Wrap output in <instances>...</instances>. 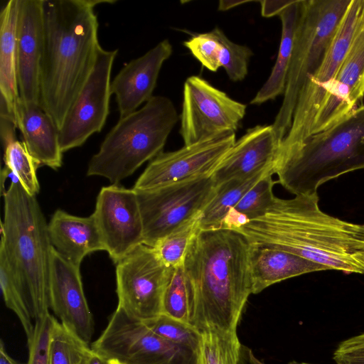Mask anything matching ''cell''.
I'll list each match as a JSON object with an SVG mask.
<instances>
[{"label": "cell", "mask_w": 364, "mask_h": 364, "mask_svg": "<svg viewBox=\"0 0 364 364\" xmlns=\"http://www.w3.org/2000/svg\"><path fill=\"white\" fill-rule=\"evenodd\" d=\"M91 348L118 364H191L196 360L191 352L161 338L119 307Z\"/></svg>", "instance_id": "9c48e42d"}, {"label": "cell", "mask_w": 364, "mask_h": 364, "mask_svg": "<svg viewBox=\"0 0 364 364\" xmlns=\"http://www.w3.org/2000/svg\"><path fill=\"white\" fill-rule=\"evenodd\" d=\"M203 67L212 72L223 68L229 79L242 81L248 73L252 50L231 41L218 28L198 33L183 43Z\"/></svg>", "instance_id": "44dd1931"}, {"label": "cell", "mask_w": 364, "mask_h": 364, "mask_svg": "<svg viewBox=\"0 0 364 364\" xmlns=\"http://www.w3.org/2000/svg\"><path fill=\"white\" fill-rule=\"evenodd\" d=\"M251 2L258 3L259 1H220L218 4V9L220 11H227L243 4Z\"/></svg>", "instance_id": "b9f144b4"}, {"label": "cell", "mask_w": 364, "mask_h": 364, "mask_svg": "<svg viewBox=\"0 0 364 364\" xmlns=\"http://www.w3.org/2000/svg\"><path fill=\"white\" fill-rule=\"evenodd\" d=\"M326 270L330 269L294 253L252 243L250 272L254 294L285 279Z\"/></svg>", "instance_id": "cb8c5ba5"}, {"label": "cell", "mask_w": 364, "mask_h": 364, "mask_svg": "<svg viewBox=\"0 0 364 364\" xmlns=\"http://www.w3.org/2000/svg\"><path fill=\"white\" fill-rule=\"evenodd\" d=\"M333 359L336 364H364V332L341 341Z\"/></svg>", "instance_id": "8d00e7d4"}, {"label": "cell", "mask_w": 364, "mask_h": 364, "mask_svg": "<svg viewBox=\"0 0 364 364\" xmlns=\"http://www.w3.org/2000/svg\"><path fill=\"white\" fill-rule=\"evenodd\" d=\"M48 228L53 248L77 266H80L87 255L105 250L92 214L88 217H78L63 210H57L53 214Z\"/></svg>", "instance_id": "7402d4cb"}, {"label": "cell", "mask_w": 364, "mask_h": 364, "mask_svg": "<svg viewBox=\"0 0 364 364\" xmlns=\"http://www.w3.org/2000/svg\"><path fill=\"white\" fill-rule=\"evenodd\" d=\"M56 320L49 313L35 321L33 336L28 343L29 353L27 364H49L50 337Z\"/></svg>", "instance_id": "d590c367"}, {"label": "cell", "mask_w": 364, "mask_h": 364, "mask_svg": "<svg viewBox=\"0 0 364 364\" xmlns=\"http://www.w3.org/2000/svg\"><path fill=\"white\" fill-rule=\"evenodd\" d=\"M355 258L360 266L363 274H364V250L358 254Z\"/></svg>", "instance_id": "ee69618b"}, {"label": "cell", "mask_w": 364, "mask_h": 364, "mask_svg": "<svg viewBox=\"0 0 364 364\" xmlns=\"http://www.w3.org/2000/svg\"><path fill=\"white\" fill-rule=\"evenodd\" d=\"M247 105L235 101L199 76L188 77L183 85L180 134L184 145L235 132Z\"/></svg>", "instance_id": "8fae6325"}, {"label": "cell", "mask_w": 364, "mask_h": 364, "mask_svg": "<svg viewBox=\"0 0 364 364\" xmlns=\"http://www.w3.org/2000/svg\"><path fill=\"white\" fill-rule=\"evenodd\" d=\"M200 216L161 239L155 245L158 255L169 267L183 265L187 250L199 229Z\"/></svg>", "instance_id": "4dcf8cb0"}, {"label": "cell", "mask_w": 364, "mask_h": 364, "mask_svg": "<svg viewBox=\"0 0 364 364\" xmlns=\"http://www.w3.org/2000/svg\"><path fill=\"white\" fill-rule=\"evenodd\" d=\"M364 27V0H352L318 68L301 91L291 127L279 155L311 135L316 117L323 103L357 34Z\"/></svg>", "instance_id": "ba28073f"}, {"label": "cell", "mask_w": 364, "mask_h": 364, "mask_svg": "<svg viewBox=\"0 0 364 364\" xmlns=\"http://www.w3.org/2000/svg\"><path fill=\"white\" fill-rule=\"evenodd\" d=\"M318 193L277 198L262 216L236 230L252 244L287 251L347 274H363L355 257L364 250V225L322 211Z\"/></svg>", "instance_id": "3957f363"}, {"label": "cell", "mask_w": 364, "mask_h": 364, "mask_svg": "<svg viewBox=\"0 0 364 364\" xmlns=\"http://www.w3.org/2000/svg\"><path fill=\"white\" fill-rule=\"evenodd\" d=\"M252 243L241 232L226 228L199 230L183 264L191 304V326L237 331L252 294Z\"/></svg>", "instance_id": "6da1fadb"}, {"label": "cell", "mask_w": 364, "mask_h": 364, "mask_svg": "<svg viewBox=\"0 0 364 364\" xmlns=\"http://www.w3.org/2000/svg\"><path fill=\"white\" fill-rule=\"evenodd\" d=\"M270 172L274 173V169L264 171L244 178H233L216 186L213 198L200 215L199 229L221 228L223 221L228 213L238 203L251 188Z\"/></svg>", "instance_id": "4316f807"}, {"label": "cell", "mask_w": 364, "mask_h": 364, "mask_svg": "<svg viewBox=\"0 0 364 364\" xmlns=\"http://www.w3.org/2000/svg\"><path fill=\"white\" fill-rule=\"evenodd\" d=\"M178 120L169 98L153 96L141 108L119 118L91 158L87 175L118 184L162 152Z\"/></svg>", "instance_id": "8992f818"}, {"label": "cell", "mask_w": 364, "mask_h": 364, "mask_svg": "<svg viewBox=\"0 0 364 364\" xmlns=\"http://www.w3.org/2000/svg\"><path fill=\"white\" fill-rule=\"evenodd\" d=\"M172 53L170 41L163 40L127 63L111 81V94L116 97L119 118L136 111L153 97L162 65Z\"/></svg>", "instance_id": "ffe728a7"}, {"label": "cell", "mask_w": 364, "mask_h": 364, "mask_svg": "<svg viewBox=\"0 0 364 364\" xmlns=\"http://www.w3.org/2000/svg\"><path fill=\"white\" fill-rule=\"evenodd\" d=\"M352 0H303L284 98L272 127L282 144L298 97L321 64Z\"/></svg>", "instance_id": "52a82bcc"}, {"label": "cell", "mask_w": 364, "mask_h": 364, "mask_svg": "<svg viewBox=\"0 0 364 364\" xmlns=\"http://www.w3.org/2000/svg\"><path fill=\"white\" fill-rule=\"evenodd\" d=\"M40 106L58 129L95 66L101 46L94 8L112 0H42Z\"/></svg>", "instance_id": "7a4b0ae2"}, {"label": "cell", "mask_w": 364, "mask_h": 364, "mask_svg": "<svg viewBox=\"0 0 364 364\" xmlns=\"http://www.w3.org/2000/svg\"><path fill=\"white\" fill-rule=\"evenodd\" d=\"M117 54V49L100 47L93 70L59 129L63 153L82 146L103 128L109 114L111 73Z\"/></svg>", "instance_id": "4fadbf2b"}, {"label": "cell", "mask_w": 364, "mask_h": 364, "mask_svg": "<svg viewBox=\"0 0 364 364\" xmlns=\"http://www.w3.org/2000/svg\"><path fill=\"white\" fill-rule=\"evenodd\" d=\"M161 314L191 326V304L183 265L171 267L164 292Z\"/></svg>", "instance_id": "f546056e"}, {"label": "cell", "mask_w": 364, "mask_h": 364, "mask_svg": "<svg viewBox=\"0 0 364 364\" xmlns=\"http://www.w3.org/2000/svg\"><path fill=\"white\" fill-rule=\"evenodd\" d=\"M171 269L154 247L139 245L116 264L117 307L141 321L161 315Z\"/></svg>", "instance_id": "7c38bea8"}, {"label": "cell", "mask_w": 364, "mask_h": 364, "mask_svg": "<svg viewBox=\"0 0 364 364\" xmlns=\"http://www.w3.org/2000/svg\"><path fill=\"white\" fill-rule=\"evenodd\" d=\"M143 322L161 338L189 350L196 357L200 333L192 326L163 314Z\"/></svg>", "instance_id": "1f68e13d"}, {"label": "cell", "mask_w": 364, "mask_h": 364, "mask_svg": "<svg viewBox=\"0 0 364 364\" xmlns=\"http://www.w3.org/2000/svg\"><path fill=\"white\" fill-rule=\"evenodd\" d=\"M238 364H266L259 360L252 350L242 344ZM288 364H311L304 362L291 361Z\"/></svg>", "instance_id": "ab89813d"}, {"label": "cell", "mask_w": 364, "mask_h": 364, "mask_svg": "<svg viewBox=\"0 0 364 364\" xmlns=\"http://www.w3.org/2000/svg\"><path fill=\"white\" fill-rule=\"evenodd\" d=\"M215 188L209 176L136 191L143 220L144 244L154 247L161 239L200 216Z\"/></svg>", "instance_id": "30bf717a"}, {"label": "cell", "mask_w": 364, "mask_h": 364, "mask_svg": "<svg viewBox=\"0 0 364 364\" xmlns=\"http://www.w3.org/2000/svg\"><path fill=\"white\" fill-rule=\"evenodd\" d=\"M5 166L10 168L19 178L26 191L36 196L40 186L36 169L40 166L28 151L24 143L18 140L4 148Z\"/></svg>", "instance_id": "d6a6232c"}, {"label": "cell", "mask_w": 364, "mask_h": 364, "mask_svg": "<svg viewBox=\"0 0 364 364\" xmlns=\"http://www.w3.org/2000/svg\"><path fill=\"white\" fill-rule=\"evenodd\" d=\"M80 364H109V360L90 348L85 353Z\"/></svg>", "instance_id": "60d3db41"}, {"label": "cell", "mask_w": 364, "mask_h": 364, "mask_svg": "<svg viewBox=\"0 0 364 364\" xmlns=\"http://www.w3.org/2000/svg\"><path fill=\"white\" fill-rule=\"evenodd\" d=\"M49 304L63 327L89 346L94 333V320L84 293L80 267L65 259L53 247Z\"/></svg>", "instance_id": "2e32d148"}, {"label": "cell", "mask_w": 364, "mask_h": 364, "mask_svg": "<svg viewBox=\"0 0 364 364\" xmlns=\"http://www.w3.org/2000/svg\"><path fill=\"white\" fill-rule=\"evenodd\" d=\"M17 127L28 151L40 166L53 169L62 166L63 153L60 146L59 129L40 105L19 100Z\"/></svg>", "instance_id": "603a6c76"}, {"label": "cell", "mask_w": 364, "mask_h": 364, "mask_svg": "<svg viewBox=\"0 0 364 364\" xmlns=\"http://www.w3.org/2000/svg\"><path fill=\"white\" fill-rule=\"evenodd\" d=\"M90 346L56 320L50 342L49 364H80Z\"/></svg>", "instance_id": "836d02e7"}, {"label": "cell", "mask_w": 364, "mask_h": 364, "mask_svg": "<svg viewBox=\"0 0 364 364\" xmlns=\"http://www.w3.org/2000/svg\"><path fill=\"white\" fill-rule=\"evenodd\" d=\"M43 48L42 0H18L17 82L19 99L40 105V75Z\"/></svg>", "instance_id": "e0dca14e"}, {"label": "cell", "mask_w": 364, "mask_h": 364, "mask_svg": "<svg viewBox=\"0 0 364 364\" xmlns=\"http://www.w3.org/2000/svg\"><path fill=\"white\" fill-rule=\"evenodd\" d=\"M235 141L232 132L176 151H162L151 161L133 189L147 191L212 176Z\"/></svg>", "instance_id": "5bb4252c"}, {"label": "cell", "mask_w": 364, "mask_h": 364, "mask_svg": "<svg viewBox=\"0 0 364 364\" xmlns=\"http://www.w3.org/2000/svg\"><path fill=\"white\" fill-rule=\"evenodd\" d=\"M280 146L272 124L247 129L235 141L212 175L215 186L233 178L274 169Z\"/></svg>", "instance_id": "d6986e66"}, {"label": "cell", "mask_w": 364, "mask_h": 364, "mask_svg": "<svg viewBox=\"0 0 364 364\" xmlns=\"http://www.w3.org/2000/svg\"><path fill=\"white\" fill-rule=\"evenodd\" d=\"M303 0H294L279 14L282 36L277 57L270 75L254 98L252 105H261L284 95Z\"/></svg>", "instance_id": "484cf974"}, {"label": "cell", "mask_w": 364, "mask_h": 364, "mask_svg": "<svg viewBox=\"0 0 364 364\" xmlns=\"http://www.w3.org/2000/svg\"><path fill=\"white\" fill-rule=\"evenodd\" d=\"M364 168V105L328 129L278 156L277 182L295 196L318 193L324 183Z\"/></svg>", "instance_id": "5b68a950"}, {"label": "cell", "mask_w": 364, "mask_h": 364, "mask_svg": "<svg viewBox=\"0 0 364 364\" xmlns=\"http://www.w3.org/2000/svg\"><path fill=\"white\" fill-rule=\"evenodd\" d=\"M273 174L270 172L262 178L231 210L243 216L247 223L263 215L276 198L273 187L278 182L272 179Z\"/></svg>", "instance_id": "e575fe53"}, {"label": "cell", "mask_w": 364, "mask_h": 364, "mask_svg": "<svg viewBox=\"0 0 364 364\" xmlns=\"http://www.w3.org/2000/svg\"><path fill=\"white\" fill-rule=\"evenodd\" d=\"M364 95V27L357 34L314 123L311 135L324 131L355 108Z\"/></svg>", "instance_id": "ac0fdd59"}, {"label": "cell", "mask_w": 364, "mask_h": 364, "mask_svg": "<svg viewBox=\"0 0 364 364\" xmlns=\"http://www.w3.org/2000/svg\"><path fill=\"white\" fill-rule=\"evenodd\" d=\"M0 284L6 306L18 318L24 330L27 343L33 336L35 323L27 300L15 279L4 256L0 254Z\"/></svg>", "instance_id": "f1b7e54d"}, {"label": "cell", "mask_w": 364, "mask_h": 364, "mask_svg": "<svg viewBox=\"0 0 364 364\" xmlns=\"http://www.w3.org/2000/svg\"><path fill=\"white\" fill-rule=\"evenodd\" d=\"M92 215L105 250L118 263L144 244V225L137 194L118 184L101 188Z\"/></svg>", "instance_id": "9a60e30c"}, {"label": "cell", "mask_w": 364, "mask_h": 364, "mask_svg": "<svg viewBox=\"0 0 364 364\" xmlns=\"http://www.w3.org/2000/svg\"><path fill=\"white\" fill-rule=\"evenodd\" d=\"M0 254L30 306L34 322L50 313L49 279L53 246L48 224L36 196L21 183H11L3 196Z\"/></svg>", "instance_id": "277c9868"}, {"label": "cell", "mask_w": 364, "mask_h": 364, "mask_svg": "<svg viewBox=\"0 0 364 364\" xmlns=\"http://www.w3.org/2000/svg\"><path fill=\"white\" fill-rule=\"evenodd\" d=\"M16 128V121L10 114L4 101L0 98V134L4 148L17 140Z\"/></svg>", "instance_id": "74e56055"}, {"label": "cell", "mask_w": 364, "mask_h": 364, "mask_svg": "<svg viewBox=\"0 0 364 364\" xmlns=\"http://www.w3.org/2000/svg\"><path fill=\"white\" fill-rule=\"evenodd\" d=\"M109 364H118V363L114 361H109Z\"/></svg>", "instance_id": "f6af8a7d"}, {"label": "cell", "mask_w": 364, "mask_h": 364, "mask_svg": "<svg viewBox=\"0 0 364 364\" xmlns=\"http://www.w3.org/2000/svg\"><path fill=\"white\" fill-rule=\"evenodd\" d=\"M294 0H279V1H259L261 6V14L265 18L272 17L278 15Z\"/></svg>", "instance_id": "f35d334b"}, {"label": "cell", "mask_w": 364, "mask_h": 364, "mask_svg": "<svg viewBox=\"0 0 364 364\" xmlns=\"http://www.w3.org/2000/svg\"><path fill=\"white\" fill-rule=\"evenodd\" d=\"M241 346L237 331H201L196 364H238Z\"/></svg>", "instance_id": "83f0119b"}, {"label": "cell", "mask_w": 364, "mask_h": 364, "mask_svg": "<svg viewBox=\"0 0 364 364\" xmlns=\"http://www.w3.org/2000/svg\"><path fill=\"white\" fill-rule=\"evenodd\" d=\"M17 15L18 0H9L0 14V98L16 124L20 100L17 82Z\"/></svg>", "instance_id": "d4e9b609"}, {"label": "cell", "mask_w": 364, "mask_h": 364, "mask_svg": "<svg viewBox=\"0 0 364 364\" xmlns=\"http://www.w3.org/2000/svg\"><path fill=\"white\" fill-rule=\"evenodd\" d=\"M0 364H22L12 358L6 352L3 341L0 343Z\"/></svg>", "instance_id": "7bdbcfd3"}]
</instances>
